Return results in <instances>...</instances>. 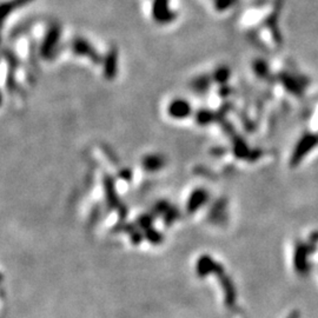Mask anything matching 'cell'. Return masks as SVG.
<instances>
[{
    "instance_id": "30bf717a",
    "label": "cell",
    "mask_w": 318,
    "mask_h": 318,
    "mask_svg": "<svg viewBox=\"0 0 318 318\" xmlns=\"http://www.w3.org/2000/svg\"><path fill=\"white\" fill-rule=\"evenodd\" d=\"M166 164V159L164 156L157 155V153H152V155H147L141 159V166L147 172H156L163 169Z\"/></svg>"
},
{
    "instance_id": "ffe728a7",
    "label": "cell",
    "mask_w": 318,
    "mask_h": 318,
    "mask_svg": "<svg viewBox=\"0 0 318 318\" xmlns=\"http://www.w3.org/2000/svg\"><path fill=\"white\" fill-rule=\"evenodd\" d=\"M170 207H171V205H170L169 202L159 201L155 204V206H153V213H156V215H163L164 216L167 211L170 210Z\"/></svg>"
},
{
    "instance_id": "6da1fadb",
    "label": "cell",
    "mask_w": 318,
    "mask_h": 318,
    "mask_svg": "<svg viewBox=\"0 0 318 318\" xmlns=\"http://www.w3.org/2000/svg\"><path fill=\"white\" fill-rule=\"evenodd\" d=\"M60 36H62V28L59 25H52L48 28L42 45H40L39 53L44 59H53L57 54V47L59 45Z\"/></svg>"
},
{
    "instance_id": "3957f363",
    "label": "cell",
    "mask_w": 318,
    "mask_h": 318,
    "mask_svg": "<svg viewBox=\"0 0 318 318\" xmlns=\"http://www.w3.org/2000/svg\"><path fill=\"white\" fill-rule=\"evenodd\" d=\"M152 18L159 25H167L177 19V13L170 10L169 0H153Z\"/></svg>"
},
{
    "instance_id": "7c38bea8",
    "label": "cell",
    "mask_w": 318,
    "mask_h": 318,
    "mask_svg": "<svg viewBox=\"0 0 318 318\" xmlns=\"http://www.w3.org/2000/svg\"><path fill=\"white\" fill-rule=\"evenodd\" d=\"M195 120L198 125L206 126L212 124L213 121L217 120V114L215 112H212L209 109H201L196 112Z\"/></svg>"
},
{
    "instance_id": "5bb4252c",
    "label": "cell",
    "mask_w": 318,
    "mask_h": 318,
    "mask_svg": "<svg viewBox=\"0 0 318 318\" xmlns=\"http://www.w3.org/2000/svg\"><path fill=\"white\" fill-rule=\"evenodd\" d=\"M33 1V0H11V1H7L5 2V4H2V8H1V17L2 19H6L8 14H11L13 12L14 10H17V8H20L23 6H25L26 4H28V2Z\"/></svg>"
},
{
    "instance_id": "4fadbf2b",
    "label": "cell",
    "mask_w": 318,
    "mask_h": 318,
    "mask_svg": "<svg viewBox=\"0 0 318 318\" xmlns=\"http://www.w3.org/2000/svg\"><path fill=\"white\" fill-rule=\"evenodd\" d=\"M306 256H308V250L304 245H299L295 254V267H296L297 273H304L306 270Z\"/></svg>"
},
{
    "instance_id": "277c9868",
    "label": "cell",
    "mask_w": 318,
    "mask_h": 318,
    "mask_svg": "<svg viewBox=\"0 0 318 318\" xmlns=\"http://www.w3.org/2000/svg\"><path fill=\"white\" fill-rule=\"evenodd\" d=\"M224 271L225 269L221 263L216 262L209 254L201 256L198 258L197 263H196V273L201 278H205V277L210 276V274L218 276L219 273H224Z\"/></svg>"
},
{
    "instance_id": "7a4b0ae2",
    "label": "cell",
    "mask_w": 318,
    "mask_h": 318,
    "mask_svg": "<svg viewBox=\"0 0 318 318\" xmlns=\"http://www.w3.org/2000/svg\"><path fill=\"white\" fill-rule=\"evenodd\" d=\"M104 190H105L106 201H108L110 206L117 211L121 219H125L127 215V209L125 205L121 203L119 197H118L117 190H115L114 186V182L110 176H105V178H104Z\"/></svg>"
},
{
    "instance_id": "2e32d148",
    "label": "cell",
    "mask_w": 318,
    "mask_h": 318,
    "mask_svg": "<svg viewBox=\"0 0 318 318\" xmlns=\"http://www.w3.org/2000/svg\"><path fill=\"white\" fill-rule=\"evenodd\" d=\"M144 237H145L151 244H155V245L161 244V242H163L164 239L163 235H161L158 230L153 229V227H150V229L144 231Z\"/></svg>"
},
{
    "instance_id": "cb8c5ba5",
    "label": "cell",
    "mask_w": 318,
    "mask_h": 318,
    "mask_svg": "<svg viewBox=\"0 0 318 318\" xmlns=\"http://www.w3.org/2000/svg\"><path fill=\"white\" fill-rule=\"evenodd\" d=\"M230 93H231V89L229 88V86L222 85V88L219 89V95H221V97H223V98L229 97Z\"/></svg>"
},
{
    "instance_id": "9a60e30c",
    "label": "cell",
    "mask_w": 318,
    "mask_h": 318,
    "mask_svg": "<svg viewBox=\"0 0 318 318\" xmlns=\"http://www.w3.org/2000/svg\"><path fill=\"white\" fill-rule=\"evenodd\" d=\"M231 77V71L227 66H219L212 73V80L217 84L225 85Z\"/></svg>"
},
{
    "instance_id": "d6986e66",
    "label": "cell",
    "mask_w": 318,
    "mask_h": 318,
    "mask_svg": "<svg viewBox=\"0 0 318 318\" xmlns=\"http://www.w3.org/2000/svg\"><path fill=\"white\" fill-rule=\"evenodd\" d=\"M152 223H153V215H150V213H145V215H141L137 218L136 221V225L138 227H140L141 230H147L150 227H152Z\"/></svg>"
},
{
    "instance_id": "e0dca14e",
    "label": "cell",
    "mask_w": 318,
    "mask_h": 318,
    "mask_svg": "<svg viewBox=\"0 0 318 318\" xmlns=\"http://www.w3.org/2000/svg\"><path fill=\"white\" fill-rule=\"evenodd\" d=\"M314 143H315V139L312 137L306 138L305 140H303L302 143L299 144V146L297 147L296 155L294 156V160H298V159H300V157H302V156L304 155V153H306V151H308V150L310 149V147H312Z\"/></svg>"
},
{
    "instance_id": "ba28073f",
    "label": "cell",
    "mask_w": 318,
    "mask_h": 318,
    "mask_svg": "<svg viewBox=\"0 0 318 318\" xmlns=\"http://www.w3.org/2000/svg\"><path fill=\"white\" fill-rule=\"evenodd\" d=\"M104 77L108 80H112L117 77L118 72V50L115 47L110 48L103 59Z\"/></svg>"
},
{
    "instance_id": "603a6c76",
    "label": "cell",
    "mask_w": 318,
    "mask_h": 318,
    "mask_svg": "<svg viewBox=\"0 0 318 318\" xmlns=\"http://www.w3.org/2000/svg\"><path fill=\"white\" fill-rule=\"evenodd\" d=\"M233 1H235V0H216L215 7H216V10H218V11L227 10V8H229L231 5L233 4Z\"/></svg>"
},
{
    "instance_id": "52a82bcc",
    "label": "cell",
    "mask_w": 318,
    "mask_h": 318,
    "mask_svg": "<svg viewBox=\"0 0 318 318\" xmlns=\"http://www.w3.org/2000/svg\"><path fill=\"white\" fill-rule=\"evenodd\" d=\"M217 277H218L219 284H221L223 295H224L225 304L229 306V308H232L237 303V290L232 279L230 278V276L225 271L219 273Z\"/></svg>"
},
{
    "instance_id": "7402d4cb",
    "label": "cell",
    "mask_w": 318,
    "mask_h": 318,
    "mask_svg": "<svg viewBox=\"0 0 318 318\" xmlns=\"http://www.w3.org/2000/svg\"><path fill=\"white\" fill-rule=\"evenodd\" d=\"M253 70L256 71V73L258 74L259 77H263V78L267 76L268 73L267 65H265V63L262 62V60H257V62L253 63Z\"/></svg>"
},
{
    "instance_id": "ac0fdd59",
    "label": "cell",
    "mask_w": 318,
    "mask_h": 318,
    "mask_svg": "<svg viewBox=\"0 0 318 318\" xmlns=\"http://www.w3.org/2000/svg\"><path fill=\"white\" fill-rule=\"evenodd\" d=\"M233 153L239 158H244L248 155V146L241 138L233 139Z\"/></svg>"
},
{
    "instance_id": "44dd1931",
    "label": "cell",
    "mask_w": 318,
    "mask_h": 318,
    "mask_svg": "<svg viewBox=\"0 0 318 318\" xmlns=\"http://www.w3.org/2000/svg\"><path fill=\"white\" fill-rule=\"evenodd\" d=\"M178 217H179L178 210L176 209V207L171 206V207H170V210L167 211L165 215H164V221H165L166 225H171L172 223L178 218Z\"/></svg>"
},
{
    "instance_id": "8fae6325",
    "label": "cell",
    "mask_w": 318,
    "mask_h": 318,
    "mask_svg": "<svg viewBox=\"0 0 318 318\" xmlns=\"http://www.w3.org/2000/svg\"><path fill=\"white\" fill-rule=\"evenodd\" d=\"M212 77L207 76V74H202V76H198L193 78L190 83V88L193 90V92L197 94H203L206 93L211 88V84H212Z\"/></svg>"
},
{
    "instance_id": "5b68a950",
    "label": "cell",
    "mask_w": 318,
    "mask_h": 318,
    "mask_svg": "<svg viewBox=\"0 0 318 318\" xmlns=\"http://www.w3.org/2000/svg\"><path fill=\"white\" fill-rule=\"evenodd\" d=\"M71 48L74 54L80 57H88L89 59H91L97 65L103 63L104 58L95 51V48H93V46L90 44L86 39L80 38V37L74 38L71 43Z\"/></svg>"
},
{
    "instance_id": "8992f818",
    "label": "cell",
    "mask_w": 318,
    "mask_h": 318,
    "mask_svg": "<svg viewBox=\"0 0 318 318\" xmlns=\"http://www.w3.org/2000/svg\"><path fill=\"white\" fill-rule=\"evenodd\" d=\"M167 114L173 119H185L192 114V106L184 98H176L167 105Z\"/></svg>"
},
{
    "instance_id": "484cf974",
    "label": "cell",
    "mask_w": 318,
    "mask_h": 318,
    "mask_svg": "<svg viewBox=\"0 0 318 318\" xmlns=\"http://www.w3.org/2000/svg\"><path fill=\"white\" fill-rule=\"evenodd\" d=\"M289 318H298V314H297V312H293Z\"/></svg>"
},
{
    "instance_id": "d4e9b609",
    "label": "cell",
    "mask_w": 318,
    "mask_h": 318,
    "mask_svg": "<svg viewBox=\"0 0 318 318\" xmlns=\"http://www.w3.org/2000/svg\"><path fill=\"white\" fill-rule=\"evenodd\" d=\"M119 177L123 178V179H126V181H129L130 177H131V172H130L129 170H123V171L119 172Z\"/></svg>"
},
{
    "instance_id": "9c48e42d",
    "label": "cell",
    "mask_w": 318,
    "mask_h": 318,
    "mask_svg": "<svg viewBox=\"0 0 318 318\" xmlns=\"http://www.w3.org/2000/svg\"><path fill=\"white\" fill-rule=\"evenodd\" d=\"M209 201V192L205 189H196L191 192L186 202V210L189 213H195Z\"/></svg>"
}]
</instances>
